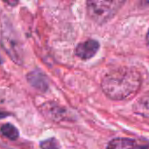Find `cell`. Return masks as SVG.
<instances>
[{"label": "cell", "mask_w": 149, "mask_h": 149, "mask_svg": "<svg viewBox=\"0 0 149 149\" xmlns=\"http://www.w3.org/2000/svg\"><path fill=\"white\" fill-rule=\"evenodd\" d=\"M147 42H148V45H149V30L148 31V34H147Z\"/></svg>", "instance_id": "9c48e42d"}, {"label": "cell", "mask_w": 149, "mask_h": 149, "mask_svg": "<svg viewBox=\"0 0 149 149\" xmlns=\"http://www.w3.org/2000/svg\"><path fill=\"white\" fill-rule=\"evenodd\" d=\"M99 49V43L94 39L86 40L79 44L76 48V54L82 59H89L92 58Z\"/></svg>", "instance_id": "277c9868"}, {"label": "cell", "mask_w": 149, "mask_h": 149, "mask_svg": "<svg viewBox=\"0 0 149 149\" xmlns=\"http://www.w3.org/2000/svg\"><path fill=\"white\" fill-rule=\"evenodd\" d=\"M141 86L140 72L131 67L112 71L102 80L104 93L112 100H123L134 96Z\"/></svg>", "instance_id": "6da1fadb"}, {"label": "cell", "mask_w": 149, "mask_h": 149, "mask_svg": "<svg viewBox=\"0 0 149 149\" xmlns=\"http://www.w3.org/2000/svg\"><path fill=\"white\" fill-rule=\"evenodd\" d=\"M40 148L42 149H57L58 142L54 139H49L46 141L40 143Z\"/></svg>", "instance_id": "ba28073f"}, {"label": "cell", "mask_w": 149, "mask_h": 149, "mask_svg": "<svg viewBox=\"0 0 149 149\" xmlns=\"http://www.w3.org/2000/svg\"><path fill=\"white\" fill-rule=\"evenodd\" d=\"M123 1H96L87 2V12L90 17L97 24H104L112 19L124 4Z\"/></svg>", "instance_id": "7a4b0ae2"}, {"label": "cell", "mask_w": 149, "mask_h": 149, "mask_svg": "<svg viewBox=\"0 0 149 149\" xmlns=\"http://www.w3.org/2000/svg\"><path fill=\"white\" fill-rule=\"evenodd\" d=\"M27 80L36 89H39V90L43 91V92L47 89L48 86H47V82L46 80V78L40 72H30L27 75Z\"/></svg>", "instance_id": "8992f818"}, {"label": "cell", "mask_w": 149, "mask_h": 149, "mask_svg": "<svg viewBox=\"0 0 149 149\" xmlns=\"http://www.w3.org/2000/svg\"><path fill=\"white\" fill-rule=\"evenodd\" d=\"M1 133L4 136L10 139L11 141H15L18 138V131L11 124L3 125L1 127Z\"/></svg>", "instance_id": "52a82bcc"}, {"label": "cell", "mask_w": 149, "mask_h": 149, "mask_svg": "<svg viewBox=\"0 0 149 149\" xmlns=\"http://www.w3.org/2000/svg\"><path fill=\"white\" fill-rule=\"evenodd\" d=\"M107 149H149V141L128 138H117L108 143Z\"/></svg>", "instance_id": "3957f363"}, {"label": "cell", "mask_w": 149, "mask_h": 149, "mask_svg": "<svg viewBox=\"0 0 149 149\" xmlns=\"http://www.w3.org/2000/svg\"><path fill=\"white\" fill-rule=\"evenodd\" d=\"M133 109L134 113L149 119V91L134 102Z\"/></svg>", "instance_id": "5b68a950"}]
</instances>
